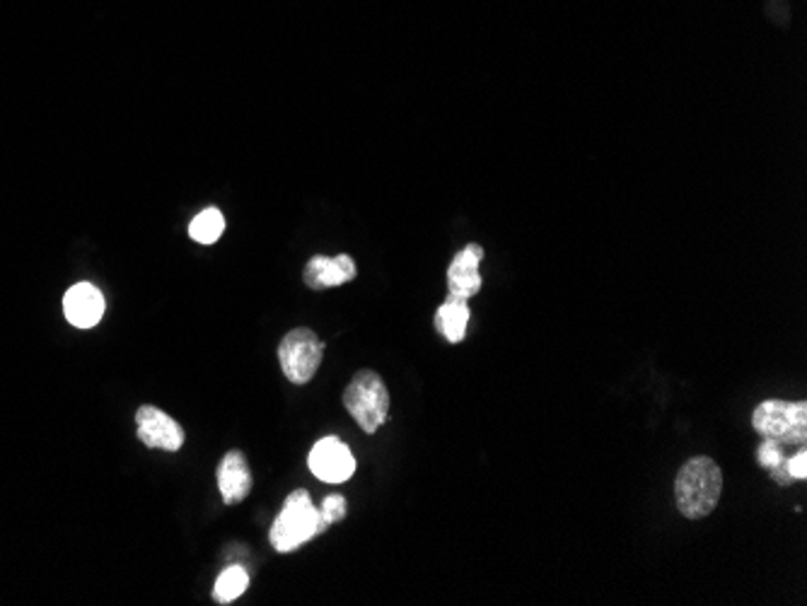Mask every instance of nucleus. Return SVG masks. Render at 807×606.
Here are the masks:
<instances>
[{
  "label": "nucleus",
  "instance_id": "nucleus-2",
  "mask_svg": "<svg viewBox=\"0 0 807 606\" xmlns=\"http://www.w3.org/2000/svg\"><path fill=\"white\" fill-rule=\"evenodd\" d=\"M329 524L322 520L320 508H315V502L307 490H293V494L283 502V510L278 518L271 524L269 542L276 548L278 554H290L298 551L317 534H322Z\"/></svg>",
  "mask_w": 807,
  "mask_h": 606
},
{
  "label": "nucleus",
  "instance_id": "nucleus-14",
  "mask_svg": "<svg viewBox=\"0 0 807 606\" xmlns=\"http://www.w3.org/2000/svg\"><path fill=\"white\" fill-rule=\"evenodd\" d=\"M225 230V218L218 209H206L201 211L189 225V237L199 245H213L218 242Z\"/></svg>",
  "mask_w": 807,
  "mask_h": 606
},
{
  "label": "nucleus",
  "instance_id": "nucleus-5",
  "mask_svg": "<svg viewBox=\"0 0 807 606\" xmlns=\"http://www.w3.org/2000/svg\"><path fill=\"white\" fill-rule=\"evenodd\" d=\"M324 358V343L312 329H293L278 346L281 370L293 384H307L320 370Z\"/></svg>",
  "mask_w": 807,
  "mask_h": 606
},
{
  "label": "nucleus",
  "instance_id": "nucleus-9",
  "mask_svg": "<svg viewBox=\"0 0 807 606\" xmlns=\"http://www.w3.org/2000/svg\"><path fill=\"white\" fill-rule=\"evenodd\" d=\"M484 261V247L467 245L458 257L452 259L448 269V288L450 295L470 300L482 290V273L479 264Z\"/></svg>",
  "mask_w": 807,
  "mask_h": 606
},
{
  "label": "nucleus",
  "instance_id": "nucleus-17",
  "mask_svg": "<svg viewBox=\"0 0 807 606\" xmlns=\"http://www.w3.org/2000/svg\"><path fill=\"white\" fill-rule=\"evenodd\" d=\"M786 472L791 474V478H800V482L807 476V452H805V448H800L786 462Z\"/></svg>",
  "mask_w": 807,
  "mask_h": 606
},
{
  "label": "nucleus",
  "instance_id": "nucleus-6",
  "mask_svg": "<svg viewBox=\"0 0 807 606\" xmlns=\"http://www.w3.org/2000/svg\"><path fill=\"white\" fill-rule=\"evenodd\" d=\"M310 472L324 484H344L356 472V460L351 450L339 438H322L307 456Z\"/></svg>",
  "mask_w": 807,
  "mask_h": 606
},
{
  "label": "nucleus",
  "instance_id": "nucleus-13",
  "mask_svg": "<svg viewBox=\"0 0 807 606\" xmlns=\"http://www.w3.org/2000/svg\"><path fill=\"white\" fill-rule=\"evenodd\" d=\"M249 587V573L242 566H230L215 580L213 597L218 604H233L237 597H242L245 590Z\"/></svg>",
  "mask_w": 807,
  "mask_h": 606
},
{
  "label": "nucleus",
  "instance_id": "nucleus-3",
  "mask_svg": "<svg viewBox=\"0 0 807 606\" xmlns=\"http://www.w3.org/2000/svg\"><path fill=\"white\" fill-rule=\"evenodd\" d=\"M344 406L358 426L372 436L390 418V392L388 384L375 370H360L348 382L344 392Z\"/></svg>",
  "mask_w": 807,
  "mask_h": 606
},
{
  "label": "nucleus",
  "instance_id": "nucleus-4",
  "mask_svg": "<svg viewBox=\"0 0 807 606\" xmlns=\"http://www.w3.org/2000/svg\"><path fill=\"white\" fill-rule=\"evenodd\" d=\"M752 428L764 440H774L779 444H793V448H805L807 442V404L805 402H781V399H769L761 402L752 414Z\"/></svg>",
  "mask_w": 807,
  "mask_h": 606
},
{
  "label": "nucleus",
  "instance_id": "nucleus-10",
  "mask_svg": "<svg viewBox=\"0 0 807 606\" xmlns=\"http://www.w3.org/2000/svg\"><path fill=\"white\" fill-rule=\"evenodd\" d=\"M356 278V261L348 254L339 257H315L305 266V285L312 290L336 288Z\"/></svg>",
  "mask_w": 807,
  "mask_h": 606
},
{
  "label": "nucleus",
  "instance_id": "nucleus-1",
  "mask_svg": "<svg viewBox=\"0 0 807 606\" xmlns=\"http://www.w3.org/2000/svg\"><path fill=\"white\" fill-rule=\"evenodd\" d=\"M723 490V472L711 456H691L675 478V500L687 520H701L715 510Z\"/></svg>",
  "mask_w": 807,
  "mask_h": 606
},
{
  "label": "nucleus",
  "instance_id": "nucleus-8",
  "mask_svg": "<svg viewBox=\"0 0 807 606\" xmlns=\"http://www.w3.org/2000/svg\"><path fill=\"white\" fill-rule=\"evenodd\" d=\"M63 314L75 329H93L105 314V297L93 283H78L63 297Z\"/></svg>",
  "mask_w": 807,
  "mask_h": 606
},
{
  "label": "nucleus",
  "instance_id": "nucleus-15",
  "mask_svg": "<svg viewBox=\"0 0 807 606\" xmlns=\"http://www.w3.org/2000/svg\"><path fill=\"white\" fill-rule=\"evenodd\" d=\"M757 460H759L761 466L769 468V472H771V468H776L779 464L786 462V460H783V444H779L774 440H764V442H761L759 452H757Z\"/></svg>",
  "mask_w": 807,
  "mask_h": 606
},
{
  "label": "nucleus",
  "instance_id": "nucleus-7",
  "mask_svg": "<svg viewBox=\"0 0 807 606\" xmlns=\"http://www.w3.org/2000/svg\"><path fill=\"white\" fill-rule=\"evenodd\" d=\"M135 432L151 450L177 452L185 444V428L157 406H141L135 411Z\"/></svg>",
  "mask_w": 807,
  "mask_h": 606
},
{
  "label": "nucleus",
  "instance_id": "nucleus-16",
  "mask_svg": "<svg viewBox=\"0 0 807 606\" xmlns=\"http://www.w3.org/2000/svg\"><path fill=\"white\" fill-rule=\"evenodd\" d=\"M322 520L327 524H334V522H341L346 518V500L344 496H327L324 502H322Z\"/></svg>",
  "mask_w": 807,
  "mask_h": 606
},
{
  "label": "nucleus",
  "instance_id": "nucleus-11",
  "mask_svg": "<svg viewBox=\"0 0 807 606\" xmlns=\"http://www.w3.org/2000/svg\"><path fill=\"white\" fill-rule=\"evenodd\" d=\"M218 488L225 506H237L242 502L249 490H252V472L242 452H227L218 466Z\"/></svg>",
  "mask_w": 807,
  "mask_h": 606
},
{
  "label": "nucleus",
  "instance_id": "nucleus-12",
  "mask_svg": "<svg viewBox=\"0 0 807 606\" xmlns=\"http://www.w3.org/2000/svg\"><path fill=\"white\" fill-rule=\"evenodd\" d=\"M470 324V305L464 297L450 295L436 312V329L448 343H462L467 336Z\"/></svg>",
  "mask_w": 807,
  "mask_h": 606
}]
</instances>
